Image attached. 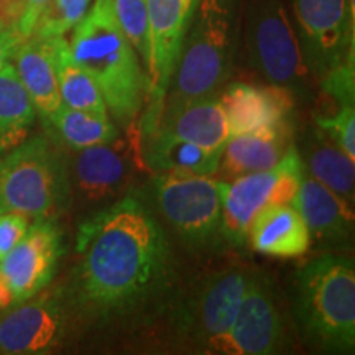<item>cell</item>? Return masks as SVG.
I'll use <instances>...</instances> for the list:
<instances>
[{
  "instance_id": "obj_34",
  "label": "cell",
  "mask_w": 355,
  "mask_h": 355,
  "mask_svg": "<svg viewBox=\"0 0 355 355\" xmlns=\"http://www.w3.org/2000/svg\"><path fill=\"white\" fill-rule=\"evenodd\" d=\"M24 40L25 38L17 30H0V68L12 60L17 46Z\"/></svg>"
},
{
  "instance_id": "obj_25",
  "label": "cell",
  "mask_w": 355,
  "mask_h": 355,
  "mask_svg": "<svg viewBox=\"0 0 355 355\" xmlns=\"http://www.w3.org/2000/svg\"><path fill=\"white\" fill-rule=\"evenodd\" d=\"M37 114L15 66L8 61L0 68V140L10 150L20 145L28 137Z\"/></svg>"
},
{
  "instance_id": "obj_24",
  "label": "cell",
  "mask_w": 355,
  "mask_h": 355,
  "mask_svg": "<svg viewBox=\"0 0 355 355\" xmlns=\"http://www.w3.org/2000/svg\"><path fill=\"white\" fill-rule=\"evenodd\" d=\"M301 162L309 170V176L329 188L337 196L354 202L355 159L347 157L339 146L316 130L308 137Z\"/></svg>"
},
{
  "instance_id": "obj_22",
  "label": "cell",
  "mask_w": 355,
  "mask_h": 355,
  "mask_svg": "<svg viewBox=\"0 0 355 355\" xmlns=\"http://www.w3.org/2000/svg\"><path fill=\"white\" fill-rule=\"evenodd\" d=\"M293 206L303 217L311 237L326 242H340L352 232V202L337 196L313 176L303 175Z\"/></svg>"
},
{
  "instance_id": "obj_35",
  "label": "cell",
  "mask_w": 355,
  "mask_h": 355,
  "mask_svg": "<svg viewBox=\"0 0 355 355\" xmlns=\"http://www.w3.org/2000/svg\"><path fill=\"white\" fill-rule=\"evenodd\" d=\"M7 306H12V295L6 279L0 275V308H7Z\"/></svg>"
},
{
  "instance_id": "obj_23",
  "label": "cell",
  "mask_w": 355,
  "mask_h": 355,
  "mask_svg": "<svg viewBox=\"0 0 355 355\" xmlns=\"http://www.w3.org/2000/svg\"><path fill=\"white\" fill-rule=\"evenodd\" d=\"M48 135L66 150H81L107 144L119 137V128L109 115L71 109L61 104L55 112L43 117Z\"/></svg>"
},
{
  "instance_id": "obj_27",
  "label": "cell",
  "mask_w": 355,
  "mask_h": 355,
  "mask_svg": "<svg viewBox=\"0 0 355 355\" xmlns=\"http://www.w3.org/2000/svg\"><path fill=\"white\" fill-rule=\"evenodd\" d=\"M115 19L148 74L152 64V38L146 0H110Z\"/></svg>"
},
{
  "instance_id": "obj_19",
  "label": "cell",
  "mask_w": 355,
  "mask_h": 355,
  "mask_svg": "<svg viewBox=\"0 0 355 355\" xmlns=\"http://www.w3.org/2000/svg\"><path fill=\"white\" fill-rule=\"evenodd\" d=\"M140 162L155 173H188L214 176L220 155L189 141L176 139L152 125L141 123L139 130Z\"/></svg>"
},
{
  "instance_id": "obj_6",
  "label": "cell",
  "mask_w": 355,
  "mask_h": 355,
  "mask_svg": "<svg viewBox=\"0 0 355 355\" xmlns=\"http://www.w3.org/2000/svg\"><path fill=\"white\" fill-rule=\"evenodd\" d=\"M242 43L247 63L293 97L304 92L311 71L286 0H242Z\"/></svg>"
},
{
  "instance_id": "obj_18",
  "label": "cell",
  "mask_w": 355,
  "mask_h": 355,
  "mask_svg": "<svg viewBox=\"0 0 355 355\" xmlns=\"http://www.w3.org/2000/svg\"><path fill=\"white\" fill-rule=\"evenodd\" d=\"M293 146L290 123L230 135L222 150L217 171L229 181L248 173L270 170L285 158Z\"/></svg>"
},
{
  "instance_id": "obj_11",
  "label": "cell",
  "mask_w": 355,
  "mask_h": 355,
  "mask_svg": "<svg viewBox=\"0 0 355 355\" xmlns=\"http://www.w3.org/2000/svg\"><path fill=\"white\" fill-rule=\"evenodd\" d=\"M69 303L61 291L38 293L13 304L0 318V354H46L63 344L68 334Z\"/></svg>"
},
{
  "instance_id": "obj_8",
  "label": "cell",
  "mask_w": 355,
  "mask_h": 355,
  "mask_svg": "<svg viewBox=\"0 0 355 355\" xmlns=\"http://www.w3.org/2000/svg\"><path fill=\"white\" fill-rule=\"evenodd\" d=\"M159 214L183 241L206 245L220 234V181L188 173H157L152 183Z\"/></svg>"
},
{
  "instance_id": "obj_30",
  "label": "cell",
  "mask_w": 355,
  "mask_h": 355,
  "mask_svg": "<svg viewBox=\"0 0 355 355\" xmlns=\"http://www.w3.org/2000/svg\"><path fill=\"white\" fill-rule=\"evenodd\" d=\"M354 63L355 56L354 51H350L347 56L332 68L329 73L321 79L322 89L326 94H329L332 99L339 102V105L354 104L355 97V84H354Z\"/></svg>"
},
{
  "instance_id": "obj_3",
  "label": "cell",
  "mask_w": 355,
  "mask_h": 355,
  "mask_svg": "<svg viewBox=\"0 0 355 355\" xmlns=\"http://www.w3.org/2000/svg\"><path fill=\"white\" fill-rule=\"evenodd\" d=\"M242 0H199L163 104L216 96L227 84L239 48Z\"/></svg>"
},
{
  "instance_id": "obj_5",
  "label": "cell",
  "mask_w": 355,
  "mask_h": 355,
  "mask_svg": "<svg viewBox=\"0 0 355 355\" xmlns=\"http://www.w3.org/2000/svg\"><path fill=\"white\" fill-rule=\"evenodd\" d=\"M69 201L66 153L50 135L25 139L0 158V214L55 220Z\"/></svg>"
},
{
  "instance_id": "obj_4",
  "label": "cell",
  "mask_w": 355,
  "mask_h": 355,
  "mask_svg": "<svg viewBox=\"0 0 355 355\" xmlns=\"http://www.w3.org/2000/svg\"><path fill=\"white\" fill-rule=\"evenodd\" d=\"M295 313L316 347L352 354L355 347V272L352 260L324 255L296 273Z\"/></svg>"
},
{
  "instance_id": "obj_10",
  "label": "cell",
  "mask_w": 355,
  "mask_h": 355,
  "mask_svg": "<svg viewBox=\"0 0 355 355\" xmlns=\"http://www.w3.org/2000/svg\"><path fill=\"white\" fill-rule=\"evenodd\" d=\"M68 152L71 199L83 202H104L123 193L140 162L139 144L132 145L121 135L107 144Z\"/></svg>"
},
{
  "instance_id": "obj_9",
  "label": "cell",
  "mask_w": 355,
  "mask_h": 355,
  "mask_svg": "<svg viewBox=\"0 0 355 355\" xmlns=\"http://www.w3.org/2000/svg\"><path fill=\"white\" fill-rule=\"evenodd\" d=\"M311 74L322 79L354 51V0H288Z\"/></svg>"
},
{
  "instance_id": "obj_7",
  "label": "cell",
  "mask_w": 355,
  "mask_h": 355,
  "mask_svg": "<svg viewBox=\"0 0 355 355\" xmlns=\"http://www.w3.org/2000/svg\"><path fill=\"white\" fill-rule=\"evenodd\" d=\"M303 175L304 165L300 152L293 146L285 158L270 170L220 181V234L232 245L245 243L254 217L270 204L291 202Z\"/></svg>"
},
{
  "instance_id": "obj_17",
  "label": "cell",
  "mask_w": 355,
  "mask_h": 355,
  "mask_svg": "<svg viewBox=\"0 0 355 355\" xmlns=\"http://www.w3.org/2000/svg\"><path fill=\"white\" fill-rule=\"evenodd\" d=\"M250 277L242 270H227L204 285L194 308V334L204 350L216 354L232 327Z\"/></svg>"
},
{
  "instance_id": "obj_21",
  "label": "cell",
  "mask_w": 355,
  "mask_h": 355,
  "mask_svg": "<svg viewBox=\"0 0 355 355\" xmlns=\"http://www.w3.org/2000/svg\"><path fill=\"white\" fill-rule=\"evenodd\" d=\"M13 66L35 109L46 117L63 104L56 73V37H28L17 46Z\"/></svg>"
},
{
  "instance_id": "obj_31",
  "label": "cell",
  "mask_w": 355,
  "mask_h": 355,
  "mask_svg": "<svg viewBox=\"0 0 355 355\" xmlns=\"http://www.w3.org/2000/svg\"><path fill=\"white\" fill-rule=\"evenodd\" d=\"M30 227V219L19 212L0 214V260L21 241Z\"/></svg>"
},
{
  "instance_id": "obj_33",
  "label": "cell",
  "mask_w": 355,
  "mask_h": 355,
  "mask_svg": "<svg viewBox=\"0 0 355 355\" xmlns=\"http://www.w3.org/2000/svg\"><path fill=\"white\" fill-rule=\"evenodd\" d=\"M48 2H50V0H26L25 13L24 17H21L19 28H17V32H19L21 37H32L35 25H37L40 15L43 13L44 7L48 6Z\"/></svg>"
},
{
  "instance_id": "obj_32",
  "label": "cell",
  "mask_w": 355,
  "mask_h": 355,
  "mask_svg": "<svg viewBox=\"0 0 355 355\" xmlns=\"http://www.w3.org/2000/svg\"><path fill=\"white\" fill-rule=\"evenodd\" d=\"M26 0H0V30H17L25 13Z\"/></svg>"
},
{
  "instance_id": "obj_28",
  "label": "cell",
  "mask_w": 355,
  "mask_h": 355,
  "mask_svg": "<svg viewBox=\"0 0 355 355\" xmlns=\"http://www.w3.org/2000/svg\"><path fill=\"white\" fill-rule=\"evenodd\" d=\"M91 0H50L35 25L32 37H63L86 15Z\"/></svg>"
},
{
  "instance_id": "obj_16",
  "label": "cell",
  "mask_w": 355,
  "mask_h": 355,
  "mask_svg": "<svg viewBox=\"0 0 355 355\" xmlns=\"http://www.w3.org/2000/svg\"><path fill=\"white\" fill-rule=\"evenodd\" d=\"M293 99L286 89L248 83L229 84L219 96L230 135L290 123Z\"/></svg>"
},
{
  "instance_id": "obj_29",
  "label": "cell",
  "mask_w": 355,
  "mask_h": 355,
  "mask_svg": "<svg viewBox=\"0 0 355 355\" xmlns=\"http://www.w3.org/2000/svg\"><path fill=\"white\" fill-rule=\"evenodd\" d=\"M318 130L336 146L355 159V110L354 104L339 105L332 115H321L316 119Z\"/></svg>"
},
{
  "instance_id": "obj_15",
  "label": "cell",
  "mask_w": 355,
  "mask_h": 355,
  "mask_svg": "<svg viewBox=\"0 0 355 355\" xmlns=\"http://www.w3.org/2000/svg\"><path fill=\"white\" fill-rule=\"evenodd\" d=\"M199 0H146L152 38L150 91L146 101L163 102L175 73L181 44Z\"/></svg>"
},
{
  "instance_id": "obj_2",
  "label": "cell",
  "mask_w": 355,
  "mask_h": 355,
  "mask_svg": "<svg viewBox=\"0 0 355 355\" xmlns=\"http://www.w3.org/2000/svg\"><path fill=\"white\" fill-rule=\"evenodd\" d=\"M69 50L94 78L107 112L130 125L148 97V74L115 19L110 0H96L74 26Z\"/></svg>"
},
{
  "instance_id": "obj_12",
  "label": "cell",
  "mask_w": 355,
  "mask_h": 355,
  "mask_svg": "<svg viewBox=\"0 0 355 355\" xmlns=\"http://www.w3.org/2000/svg\"><path fill=\"white\" fill-rule=\"evenodd\" d=\"M63 241L56 222L38 219L30 224L21 241L0 260V275L12 295V304L24 303L51 283Z\"/></svg>"
},
{
  "instance_id": "obj_13",
  "label": "cell",
  "mask_w": 355,
  "mask_h": 355,
  "mask_svg": "<svg viewBox=\"0 0 355 355\" xmlns=\"http://www.w3.org/2000/svg\"><path fill=\"white\" fill-rule=\"evenodd\" d=\"M283 344V324L268 285L250 277L237 316L216 354L270 355Z\"/></svg>"
},
{
  "instance_id": "obj_14",
  "label": "cell",
  "mask_w": 355,
  "mask_h": 355,
  "mask_svg": "<svg viewBox=\"0 0 355 355\" xmlns=\"http://www.w3.org/2000/svg\"><path fill=\"white\" fill-rule=\"evenodd\" d=\"M141 123L217 153H222L230 137L227 119L217 94L176 104L148 102Z\"/></svg>"
},
{
  "instance_id": "obj_1",
  "label": "cell",
  "mask_w": 355,
  "mask_h": 355,
  "mask_svg": "<svg viewBox=\"0 0 355 355\" xmlns=\"http://www.w3.org/2000/svg\"><path fill=\"white\" fill-rule=\"evenodd\" d=\"M69 306L109 319L140 309L163 290L171 250L159 222L144 202L121 198L87 217L76 237Z\"/></svg>"
},
{
  "instance_id": "obj_20",
  "label": "cell",
  "mask_w": 355,
  "mask_h": 355,
  "mask_svg": "<svg viewBox=\"0 0 355 355\" xmlns=\"http://www.w3.org/2000/svg\"><path fill=\"white\" fill-rule=\"evenodd\" d=\"M247 239L259 254L295 259L308 252L311 234L291 202L270 204L254 217Z\"/></svg>"
},
{
  "instance_id": "obj_26",
  "label": "cell",
  "mask_w": 355,
  "mask_h": 355,
  "mask_svg": "<svg viewBox=\"0 0 355 355\" xmlns=\"http://www.w3.org/2000/svg\"><path fill=\"white\" fill-rule=\"evenodd\" d=\"M56 73L61 101L71 109L109 115L94 78L71 55L68 40L56 37Z\"/></svg>"
}]
</instances>
